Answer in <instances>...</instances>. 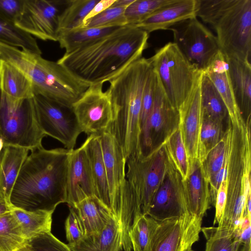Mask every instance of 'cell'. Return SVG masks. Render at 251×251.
Returning a JSON list of instances; mask_svg holds the SVG:
<instances>
[{
  "instance_id": "60d3db41",
  "label": "cell",
  "mask_w": 251,
  "mask_h": 251,
  "mask_svg": "<svg viewBox=\"0 0 251 251\" xmlns=\"http://www.w3.org/2000/svg\"><path fill=\"white\" fill-rule=\"evenodd\" d=\"M227 135L225 131L223 137L208 153L202 162L208 179L218 172L225 164L226 160Z\"/></svg>"
},
{
  "instance_id": "836d02e7",
  "label": "cell",
  "mask_w": 251,
  "mask_h": 251,
  "mask_svg": "<svg viewBox=\"0 0 251 251\" xmlns=\"http://www.w3.org/2000/svg\"><path fill=\"white\" fill-rule=\"evenodd\" d=\"M225 131L223 122L202 116L198 157L201 163L209 152L221 140Z\"/></svg>"
},
{
  "instance_id": "f907efd6",
  "label": "cell",
  "mask_w": 251,
  "mask_h": 251,
  "mask_svg": "<svg viewBox=\"0 0 251 251\" xmlns=\"http://www.w3.org/2000/svg\"><path fill=\"white\" fill-rule=\"evenodd\" d=\"M16 251H34L30 245L27 243L24 246Z\"/></svg>"
},
{
  "instance_id": "681fc988",
  "label": "cell",
  "mask_w": 251,
  "mask_h": 251,
  "mask_svg": "<svg viewBox=\"0 0 251 251\" xmlns=\"http://www.w3.org/2000/svg\"><path fill=\"white\" fill-rule=\"evenodd\" d=\"M134 0H116L112 6L127 7Z\"/></svg>"
},
{
  "instance_id": "4dcf8cb0",
  "label": "cell",
  "mask_w": 251,
  "mask_h": 251,
  "mask_svg": "<svg viewBox=\"0 0 251 251\" xmlns=\"http://www.w3.org/2000/svg\"><path fill=\"white\" fill-rule=\"evenodd\" d=\"M122 26L103 27H82L60 34L58 42L65 52L107 36Z\"/></svg>"
},
{
  "instance_id": "44dd1931",
  "label": "cell",
  "mask_w": 251,
  "mask_h": 251,
  "mask_svg": "<svg viewBox=\"0 0 251 251\" xmlns=\"http://www.w3.org/2000/svg\"><path fill=\"white\" fill-rule=\"evenodd\" d=\"M226 57L236 104L244 120L251 119V63Z\"/></svg>"
},
{
  "instance_id": "f5cc1de1",
  "label": "cell",
  "mask_w": 251,
  "mask_h": 251,
  "mask_svg": "<svg viewBox=\"0 0 251 251\" xmlns=\"http://www.w3.org/2000/svg\"><path fill=\"white\" fill-rule=\"evenodd\" d=\"M0 200H4L3 199V198H2V197L1 195L0 192Z\"/></svg>"
},
{
  "instance_id": "e0dca14e",
  "label": "cell",
  "mask_w": 251,
  "mask_h": 251,
  "mask_svg": "<svg viewBox=\"0 0 251 251\" xmlns=\"http://www.w3.org/2000/svg\"><path fill=\"white\" fill-rule=\"evenodd\" d=\"M66 187V203L69 207L74 206L85 199L96 196L90 162L83 143L70 153Z\"/></svg>"
},
{
  "instance_id": "5b68a950",
  "label": "cell",
  "mask_w": 251,
  "mask_h": 251,
  "mask_svg": "<svg viewBox=\"0 0 251 251\" xmlns=\"http://www.w3.org/2000/svg\"><path fill=\"white\" fill-rule=\"evenodd\" d=\"M197 17L215 30L227 57L251 63V0H197Z\"/></svg>"
},
{
  "instance_id": "ba28073f",
  "label": "cell",
  "mask_w": 251,
  "mask_h": 251,
  "mask_svg": "<svg viewBox=\"0 0 251 251\" xmlns=\"http://www.w3.org/2000/svg\"><path fill=\"white\" fill-rule=\"evenodd\" d=\"M171 104L178 110L203 73L193 66L173 42H168L149 58Z\"/></svg>"
},
{
  "instance_id": "8992f818",
  "label": "cell",
  "mask_w": 251,
  "mask_h": 251,
  "mask_svg": "<svg viewBox=\"0 0 251 251\" xmlns=\"http://www.w3.org/2000/svg\"><path fill=\"white\" fill-rule=\"evenodd\" d=\"M99 138L107 176L110 211L120 226L123 250L131 251L129 233L142 214L141 206L126 177V159L116 138L109 129Z\"/></svg>"
},
{
  "instance_id": "4fadbf2b",
  "label": "cell",
  "mask_w": 251,
  "mask_h": 251,
  "mask_svg": "<svg viewBox=\"0 0 251 251\" xmlns=\"http://www.w3.org/2000/svg\"><path fill=\"white\" fill-rule=\"evenodd\" d=\"M102 86L103 83L90 85L72 106L82 132L88 136H100L113 121L111 103Z\"/></svg>"
},
{
  "instance_id": "7402d4cb",
  "label": "cell",
  "mask_w": 251,
  "mask_h": 251,
  "mask_svg": "<svg viewBox=\"0 0 251 251\" xmlns=\"http://www.w3.org/2000/svg\"><path fill=\"white\" fill-rule=\"evenodd\" d=\"M203 73L208 77L220 95L226 106L228 118L234 120L243 117L234 97L227 58L221 50Z\"/></svg>"
},
{
  "instance_id": "7dc6e473",
  "label": "cell",
  "mask_w": 251,
  "mask_h": 251,
  "mask_svg": "<svg viewBox=\"0 0 251 251\" xmlns=\"http://www.w3.org/2000/svg\"><path fill=\"white\" fill-rule=\"evenodd\" d=\"M115 0H100L85 18L83 22L97 16L110 7L114 3Z\"/></svg>"
},
{
  "instance_id": "ab89813d",
  "label": "cell",
  "mask_w": 251,
  "mask_h": 251,
  "mask_svg": "<svg viewBox=\"0 0 251 251\" xmlns=\"http://www.w3.org/2000/svg\"><path fill=\"white\" fill-rule=\"evenodd\" d=\"M158 85V77L156 72L151 66L145 81L140 117L141 130L149 117Z\"/></svg>"
},
{
  "instance_id": "83f0119b",
  "label": "cell",
  "mask_w": 251,
  "mask_h": 251,
  "mask_svg": "<svg viewBox=\"0 0 251 251\" xmlns=\"http://www.w3.org/2000/svg\"><path fill=\"white\" fill-rule=\"evenodd\" d=\"M25 239L28 242L40 234L51 232L53 211H26L11 206Z\"/></svg>"
},
{
  "instance_id": "f1b7e54d",
  "label": "cell",
  "mask_w": 251,
  "mask_h": 251,
  "mask_svg": "<svg viewBox=\"0 0 251 251\" xmlns=\"http://www.w3.org/2000/svg\"><path fill=\"white\" fill-rule=\"evenodd\" d=\"M201 104L202 116L223 122L228 117L226 106L220 95L203 73L201 78Z\"/></svg>"
},
{
  "instance_id": "ac0fdd59",
  "label": "cell",
  "mask_w": 251,
  "mask_h": 251,
  "mask_svg": "<svg viewBox=\"0 0 251 251\" xmlns=\"http://www.w3.org/2000/svg\"><path fill=\"white\" fill-rule=\"evenodd\" d=\"M201 78V77L189 97L178 109L179 128L189 159L198 157L202 122Z\"/></svg>"
},
{
  "instance_id": "bcb514c9",
  "label": "cell",
  "mask_w": 251,
  "mask_h": 251,
  "mask_svg": "<svg viewBox=\"0 0 251 251\" xmlns=\"http://www.w3.org/2000/svg\"><path fill=\"white\" fill-rule=\"evenodd\" d=\"M226 199V183L225 178L222 182L218 190L214 206L215 214L214 225L218 224L221 221L223 216Z\"/></svg>"
},
{
  "instance_id": "9a60e30c",
  "label": "cell",
  "mask_w": 251,
  "mask_h": 251,
  "mask_svg": "<svg viewBox=\"0 0 251 251\" xmlns=\"http://www.w3.org/2000/svg\"><path fill=\"white\" fill-rule=\"evenodd\" d=\"M202 219L187 213L158 221L147 251H187L199 239Z\"/></svg>"
},
{
  "instance_id": "d6a6232c",
  "label": "cell",
  "mask_w": 251,
  "mask_h": 251,
  "mask_svg": "<svg viewBox=\"0 0 251 251\" xmlns=\"http://www.w3.org/2000/svg\"><path fill=\"white\" fill-rule=\"evenodd\" d=\"M27 243L11 211L0 215V251H16Z\"/></svg>"
},
{
  "instance_id": "30bf717a",
  "label": "cell",
  "mask_w": 251,
  "mask_h": 251,
  "mask_svg": "<svg viewBox=\"0 0 251 251\" xmlns=\"http://www.w3.org/2000/svg\"><path fill=\"white\" fill-rule=\"evenodd\" d=\"M174 42L187 60L204 73L221 50L216 36L197 17L180 22L171 26Z\"/></svg>"
},
{
  "instance_id": "d590c367",
  "label": "cell",
  "mask_w": 251,
  "mask_h": 251,
  "mask_svg": "<svg viewBox=\"0 0 251 251\" xmlns=\"http://www.w3.org/2000/svg\"><path fill=\"white\" fill-rule=\"evenodd\" d=\"M158 221L142 214L133 225L129 238L133 251H147Z\"/></svg>"
},
{
  "instance_id": "7c38bea8",
  "label": "cell",
  "mask_w": 251,
  "mask_h": 251,
  "mask_svg": "<svg viewBox=\"0 0 251 251\" xmlns=\"http://www.w3.org/2000/svg\"><path fill=\"white\" fill-rule=\"evenodd\" d=\"M38 121L45 134L73 150L82 132L72 107L39 95L34 97Z\"/></svg>"
},
{
  "instance_id": "b9f144b4",
  "label": "cell",
  "mask_w": 251,
  "mask_h": 251,
  "mask_svg": "<svg viewBox=\"0 0 251 251\" xmlns=\"http://www.w3.org/2000/svg\"><path fill=\"white\" fill-rule=\"evenodd\" d=\"M27 243L34 251H72L67 244L60 241L51 232L40 234Z\"/></svg>"
},
{
  "instance_id": "ffe728a7",
  "label": "cell",
  "mask_w": 251,
  "mask_h": 251,
  "mask_svg": "<svg viewBox=\"0 0 251 251\" xmlns=\"http://www.w3.org/2000/svg\"><path fill=\"white\" fill-rule=\"evenodd\" d=\"M197 0H171L135 25L149 34L169 29L180 22L197 17Z\"/></svg>"
},
{
  "instance_id": "d6986e66",
  "label": "cell",
  "mask_w": 251,
  "mask_h": 251,
  "mask_svg": "<svg viewBox=\"0 0 251 251\" xmlns=\"http://www.w3.org/2000/svg\"><path fill=\"white\" fill-rule=\"evenodd\" d=\"M183 183L188 213L202 219L211 201L209 180L199 158L189 159L188 171Z\"/></svg>"
},
{
  "instance_id": "1f68e13d",
  "label": "cell",
  "mask_w": 251,
  "mask_h": 251,
  "mask_svg": "<svg viewBox=\"0 0 251 251\" xmlns=\"http://www.w3.org/2000/svg\"><path fill=\"white\" fill-rule=\"evenodd\" d=\"M0 42L41 55L35 38L0 16Z\"/></svg>"
},
{
  "instance_id": "5bb4252c",
  "label": "cell",
  "mask_w": 251,
  "mask_h": 251,
  "mask_svg": "<svg viewBox=\"0 0 251 251\" xmlns=\"http://www.w3.org/2000/svg\"><path fill=\"white\" fill-rule=\"evenodd\" d=\"M66 0H24L22 12L15 25L33 37L58 41L60 15Z\"/></svg>"
},
{
  "instance_id": "d4e9b609",
  "label": "cell",
  "mask_w": 251,
  "mask_h": 251,
  "mask_svg": "<svg viewBox=\"0 0 251 251\" xmlns=\"http://www.w3.org/2000/svg\"><path fill=\"white\" fill-rule=\"evenodd\" d=\"M83 144L90 162L96 197L110 211L107 176L99 136H88Z\"/></svg>"
},
{
  "instance_id": "e575fe53",
  "label": "cell",
  "mask_w": 251,
  "mask_h": 251,
  "mask_svg": "<svg viewBox=\"0 0 251 251\" xmlns=\"http://www.w3.org/2000/svg\"><path fill=\"white\" fill-rule=\"evenodd\" d=\"M206 242L205 251H237L238 237L234 231L217 227L201 228Z\"/></svg>"
},
{
  "instance_id": "ee69618b",
  "label": "cell",
  "mask_w": 251,
  "mask_h": 251,
  "mask_svg": "<svg viewBox=\"0 0 251 251\" xmlns=\"http://www.w3.org/2000/svg\"><path fill=\"white\" fill-rule=\"evenodd\" d=\"M24 0H0V16L15 24L23 8Z\"/></svg>"
},
{
  "instance_id": "8d00e7d4",
  "label": "cell",
  "mask_w": 251,
  "mask_h": 251,
  "mask_svg": "<svg viewBox=\"0 0 251 251\" xmlns=\"http://www.w3.org/2000/svg\"><path fill=\"white\" fill-rule=\"evenodd\" d=\"M164 147L184 179L188 171L189 159L179 126L165 142Z\"/></svg>"
},
{
  "instance_id": "6da1fadb",
  "label": "cell",
  "mask_w": 251,
  "mask_h": 251,
  "mask_svg": "<svg viewBox=\"0 0 251 251\" xmlns=\"http://www.w3.org/2000/svg\"><path fill=\"white\" fill-rule=\"evenodd\" d=\"M149 34L134 25L115 32L73 50L57 62L80 80L91 85L109 81L142 57Z\"/></svg>"
},
{
  "instance_id": "cb8c5ba5",
  "label": "cell",
  "mask_w": 251,
  "mask_h": 251,
  "mask_svg": "<svg viewBox=\"0 0 251 251\" xmlns=\"http://www.w3.org/2000/svg\"><path fill=\"white\" fill-rule=\"evenodd\" d=\"M67 245L72 251H121L123 246L120 226L112 217L100 232L85 235L77 242Z\"/></svg>"
},
{
  "instance_id": "9c48e42d",
  "label": "cell",
  "mask_w": 251,
  "mask_h": 251,
  "mask_svg": "<svg viewBox=\"0 0 251 251\" xmlns=\"http://www.w3.org/2000/svg\"><path fill=\"white\" fill-rule=\"evenodd\" d=\"M168 159L164 143L146 156L135 153L126 160V177L139 202L142 214H148L165 175Z\"/></svg>"
},
{
  "instance_id": "277c9868",
  "label": "cell",
  "mask_w": 251,
  "mask_h": 251,
  "mask_svg": "<svg viewBox=\"0 0 251 251\" xmlns=\"http://www.w3.org/2000/svg\"><path fill=\"white\" fill-rule=\"evenodd\" d=\"M225 179L226 199L218 226L231 230L239 228L246 214V203L251 196V120L228 118Z\"/></svg>"
},
{
  "instance_id": "2e32d148",
  "label": "cell",
  "mask_w": 251,
  "mask_h": 251,
  "mask_svg": "<svg viewBox=\"0 0 251 251\" xmlns=\"http://www.w3.org/2000/svg\"><path fill=\"white\" fill-rule=\"evenodd\" d=\"M168 154L169 159L165 175L154 195L147 214L157 221L189 213L183 178Z\"/></svg>"
},
{
  "instance_id": "52a82bcc",
  "label": "cell",
  "mask_w": 251,
  "mask_h": 251,
  "mask_svg": "<svg viewBox=\"0 0 251 251\" xmlns=\"http://www.w3.org/2000/svg\"><path fill=\"white\" fill-rule=\"evenodd\" d=\"M46 136L38 121L34 97L15 99L0 89V138L4 146L32 151L43 147Z\"/></svg>"
},
{
  "instance_id": "3957f363",
  "label": "cell",
  "mask_w": 251,
  "mask_h": 251,
  "mask_svg": "<svg viewBox=\"0 0 251 251\" xmlns=\"http://www.w3.org/2000/svg\"><path fill=\"white\" fill-rule=\"evenodd\" d=\"M151 66L149 59L141 57L109 81L106 92L110 99L113 121L109 128L125 157L140 153V117L143 90Z\"/></svg>"
},
{
  "instance_id": "8fae6325",
  "label": "cell",
  "mask_w": 251,
  "mask_h": 251,
  "mask_svg": "<svg viewBox=\"0 0 251 251\" xmlns=\"http://www.w3.org/2000/svg\"><path fill=\"white\" fill-rule=\"evenodd\" d=\"M179 112L170 103L158 78L152 108L141 130L139 151L146 156L163 145L179 126Z\"/></svg>"
},
{
  "instance_id": "c3c4849f",
  "label": "cell",
  "mask_w": 251,
  "mask_h": 251,
  "mask_svg": "<svg viewBox=\"0 0 251 251\" xmlns=\"http://www.w3.org/2000/svg\"><path fill=\"white\" fill-rule=\"evenodd\" d=\"M11 206L5 200H0V215L10 211Z\"/></svg>"
},
{
  "instance_id": "7a4b0ae2",
  "label": "cell",
  "mask_w": 251,
  "mask_h": 251,
  "mask_svg": "<svg viewBox=\"0 0 251 251\" xmlns=\"http://www.w3.org/2000/svg\"><path fill=\"white\" fill-rule=\"evenodd\" d=\"M72 150L43 147L31 151L9 197L11 206L32 211H54L66 203L68 161Z\"/></svg>"
},
{
  "instance_id": "4316f807",
  "label": "cell",
  "mask_w": 251,
  "mask_h": 251,
  "mask_svg": "<svg viewBox=\"0 0 251 251\" xmlns=\"http://www.w3.org/2000/svg\"><path fill=\"white\" fill-rule=\"evenodd\" d=\"M0 89L13 99L23 100L35 96L27 77L10 64L0 59Z\"/></svg>"
},
{
  "instance_id": "603a6c76",
  "label": "cell",
  "mask_w": 251,
  "mask_h": 251,
  "mask_svg": "<svg viewBox=\"0 0 251 251\" xmlns=\"http://www.w3.org/2000/svg\"><path fill=\"white\" fill-rule=\"evenodd\" d=\"M27 149L4 146L0 155V192L9 203L12 189L20 169L29 153Z\"/></svg>"
},
{
  "instance_id": "f35d334b",
  "label": "cell",
  "mask_w": 251,
  "mask_h": 251,
  "mask_svg": "<svg viewBox=\"0 0 251 251\" xmlns=\"http://www.w3.org/2000/svg\"><path fill=\"white\" fill-rule=\"evenodd\" d=\"M126 8L112 5L97 16L84 22L82 28L124 26L127 25L125 17Z\"/></svg>"
},
{
  "instance_id": "7bdbcfd3",
  "label": "cell",
  "mask_w": 251,
  "mask_h": 251,
  "mask_svg": "<svg viewBox=\"0 0 251 251\" xmlns=\"http://www.w3.org/2000/svg\"><path fill=\"white\" fill-rule=\"evenodd\" d=\"M68 244H73L85 236V232L75 210L69 207V213L65 222Z\"/></svg>"
},
{
  "instance_id": "db71d44e",
  "label": "cell",
  "mask_w": 251,
  "mask_h": 251,
  "mask_svg": "<svg viewBox=\"0 0 251 251\" xmlns=\"http://www.w3.org/2000/svg\"><path fill=\"white\" fill-rule=\"evenodd\" d=\"M187 251H194L192 249L187 250Z\"/></svg>"
},
{
  "instance_id": "f6af8a7d",
  "label": "cell",
  "mask_w": 251,
  "mask_h": 251,
  "mask_svg": "<svg viewBox=\"0 0 251 251\" xmlns=\"http://www.w3.org/2000/svg\"><path fill=\"white\" fill-rule=\"evenodd\" d=\"M251 218L244 216L240 228L236 230L238 237L237 251H251Z\"/></svg>"
},
{
  "instance_id": "74e56055",
  "label": "cell",
  "mask_w": 251,
  "mask_h": 251,
  "mask_svg": "<svg viewBox=\"0 0 251 251\" xmlns=\"http://www.w3.org/2000/svg\"><path fill=\"white\" fill-rule=\"evenodd\" d=\"M171 0H134L125 9L127 25H136Z\"/></svg>"
},
{
  "instance_id": "816d5d0a",
  "label": "cell",
  "mask_w": 251,
  "mask_h": 251,
  "mask_svg": "<svg viewBox=\"0 0 251 251\" xmlns=\"http://www.w3.org/2000/svg\"><path fill=\"white\" fill-rule=\"evenodd\" d=\"M4 148V143L3 141L0 138V155Z\"/></svg>"
},
{
  "instance_id": "f546056e",
  "label": "cell",
  "mask_w": 251,
  "mask_h": 251,
  "mask_svg": "<svg viewBox=\"0 0 251 251\" xmlns=\"http://www.w3.org/2000/svg\"><path fill=\"white\" fill-rule=\"evenodd\" d=\"M99 0H66L59 16V35L70 30L82 28L85 18Z\"/></svg>"
},
{
  "instance_id": "484cf974",
  "label": "cell",
  "mask_w": 251,
  "mask_h": 251,
  "mask_svg": "<svg viewBox=\"0 0 251 251\" xmlns=\"http://www.w3.org/2000/svg\"><path fill=\"white\" fill-rule=\"evenodd\" d=\"M73 207L77 213L85 235L100 232L106 226L110 219L114 217L96 196L85 199Z\"/></svg>"
}]
</instances>
